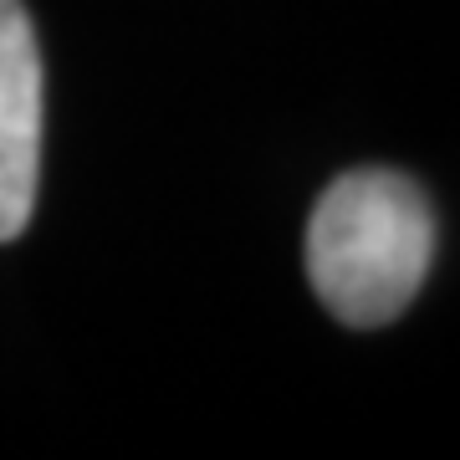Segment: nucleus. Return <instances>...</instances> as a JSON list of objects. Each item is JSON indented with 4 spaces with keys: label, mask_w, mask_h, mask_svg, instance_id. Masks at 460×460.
Wrapping results in <instances>:
<instances>
[{
    "label": "nucleus",
    "mask_w": 460,
    "mask_h": 460,
    "mask_svg": "<svg viewBox=\"0 0 460 460\" xmlns=\"http://www.w3.org/2000/svg\"><path fill=\"white\" fill-rule=\"evenodd\" d=\"M435 256L425 190L394 169H353L317 199L307 277L338 323L384 328L414 302Z\"/></svg>",
    "instance_id": "obj_1"
},
{
    "label": "nucleus",
    "mask_w": 460,
    "mask_h": 460,
    "mask_svg": "<svg viewBox=\"0 0 460 460\" xmlns=\"http://www.w3.org/2000/svg\"><path fill=\"white\" fill-rule=\"evenodd\" d=\"M41 180V51L21 0H0V241H16Z\"/></svg>",
    "instance_id": "obj_2"
}]
</instances>
